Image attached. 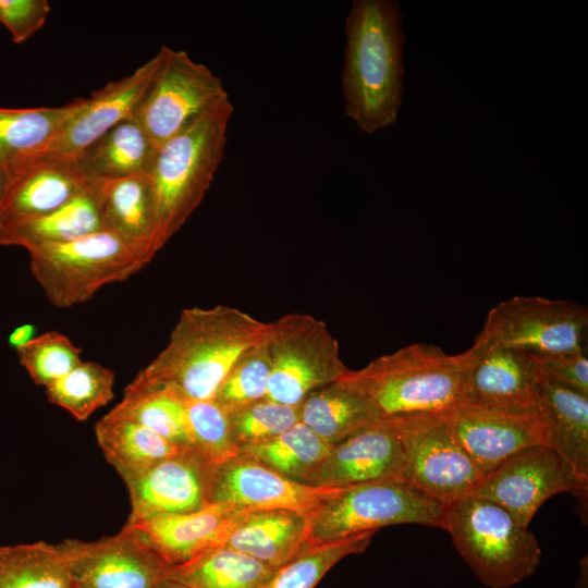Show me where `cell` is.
<instances>
[{"label": "cell", "instance_id": "26", "mask_svg": "<svg viewBox=\"0 0 588 588\" xmlns=\"http://www.w3.org/2000/svg\"><path fill=\"white\" fill-rule=\"evenodd\" d=\"M544 446L566 460L588 481V395L543 379Z\"/></svg>", "mask_w": 588, "mask_h": 588}, {"label": "cell", "instance_id": "31", "mask_svg": "<svg viewBox=\"0 0 588 588\" xmlns=\"http://www.w3.org/2000/svg\"><path fill=\"white\" fill-rule=\"evenodd\" d=\"M110 412L134 420L177 445L192 449L185 400L169 389L134 378L124 389L121 402Z\"/></svg>", "mask_w": 588, "mask_h": 588}, {"label": "cell", "instance_id": "32", "mask_svg": "<svg viewBox=\"0 0 588 588\" xmlns=\"http://www.w3.org/2000/svg\"><path fill=\"white\" fill-rule=\"evenodd\" d=\"M59 544L0 546V588H75Z\"/></svg>", "mask_w": 588, "mask_h": 588}, {"label": "cell", "instance_id": "28", "mask_svg": "<svg viewBox=\"0 0 588 588\" xmlns=\"http://www.w3.org/2000/svg\"><path fill=\"white\" fill-rule=\"evenodd\" d=\"M299 415L330 445L381 419L365 397L341 380L309 394Z\"/></svg>", "mask_w": 588, "mask_h": 588}, {"label": "cell", "instance_id": "9", "mask_svg": "<svg viewBox=\"0 0 588 588\" xmlns=\"http://www.w3.org/2000/svg\"><path fill=\"white\" fill-rule=\"evenodd\" d=\"M403 449L402 480L446 506L483 477L455 439L444 412L388 418Z\"/></svg>", "mask_w": 588, "mask_h": 588}, {"label": "cell", "instance_id": "21", "mask_svg": "<svg viewBox=\"0 0 588 588\" xmlns=\"http://www.w3.org/2000/svg\"><path fill=\"white\" fill-rule=\"evenodd\" d=\"M90 182L75 159L32 162L7 177L3 210L8 228L51 213L84 192Z\"/></svg>", "mask_w": 588, "mask_h": 588}, {"label": "cell", "instance_id": "25", "mask_svg": "<svg viewBox=\"0 0 588 588\" xmlns=\"http://www.w3.org/2000/svg\"><path fill=\"white\" fill-rule=\"evenodd\" d=\"M158 148L142 125L131 118L102 135L75 161L89 181L149 174Z\"/></svg>", "mask_w": 588, "mask_h": 588}, {"label": "cell", "instance_id": "36", "mask_svg": "<svg viewBox=\"0 0 588 588\" xmlns=\"http://www.w3.org/2000/svg\"><path fill=\"white\" fill-rule=\"evenodd\" d=\"M270 371L267 335L235 364L220 385L213 401L230 414L267 399Z\"/></svg>", "mask_w": 588, "mask_h": 588}, {"label": "cell", "instance_id": "2", "mask_svg": "<svg viewBox=\"0 0 588 588\" xmlns=\"http://www.w3.org/2000/svg\"><path fill=\"white\" fill-rule=\"evenodd\" d=\"M395 0H355L345 21V113L373 134L397 120L404 91L405 35Z\"/></svg>", "mask_w": 588, "mask_h": 588}, {"label": "cell", "instance_id": "41", "mask_svg": "<svg viewBox=\"0 0 588 588\" xmlns=\"http://www.w3.org/2000/svg\"><path fill=\"white\" fill-rule=\"evenodd\" d=\"M50 11L47 0H0V24L14 44H22L44 26Z\"/></svg>", "mask_w": 588, "mask_h": 588}, {"label": "cell", "instance_id": "8", "mask_svg": "<svg viewBox=\"0 0 588 588\" xmlns=\"http://www.w3.org/2000/svg\"><path fill=\"white\" fill-rule=\"evenodd\" d=\"M268 399L301 406L313 392L344 377L350 368L327 324L309 314L291 313L270 322Z\"/></svg>", "mask_w": 588, "mask_h": 588}, {"label": "cell", "instance_id": "34", "mask_svg": "<svg viewBox=\"0 0 588 588\" xmlns=\"http://www.w3.org/2000/svg\"><path fill=\"white\" fill-rule=\"evenodd\" d=\"M373 531L362 532L340 540L308 546L299 554L274 571L262 588H315L341 560L364 552Z\"/></svg>", "mask_w": 588, "mask_h": 588}, {"label": "cell", "instance_id": "40", "mask_svg": "<svg viewBox=\"0 0 588 588\" xmlns=\"http://www.w3.org/2000/svg\"><path fill=\"white\" fill-rule=\"evenodd\" d=\"M530 355L543 379L588 395V358L584 350Z\"/></svg>", "mask_w": 588, "mask_h": 588}, {"label": "cell", "instance_id": "24", "mask_svg": "<svg viewBox=\"0 0 588 588\" xmlns=\"http://www.w3.org/2000/svg\"><path fill=\"white\" fill-rule=\"evenodd\" d=\"M86 102L78 98L61 107L0 108V172L8 177L34 162Z\"/></svg>", "mask_w": 588, "mask_h": 588}, {"label": "cell", "instance_id": "18", "mask_svg": "<svg viewBox=\"0 0 588 588\" xmlns=\"http://www.w3.org/2000/svg\"><path fill=\"white\" fill-rule=\"evenodd\" d=\"M444 414L455 439L483 476L515 453L544 444L542 415H518L468 403Z\"/></svg>", "mask_w": 588, "mask_h": 588}, {"label": "cell", "instance_id": "17", "mask_svg": "<svg viewBox=\"0 0 588 588\" xmlns=\"http://www.w3.org/2000/svg\"><path fill=\"white\" fill-rule=\"evenodd\" d=\"M213 464L185 449L124 481L130 494V519L185 514L209 504Z\"/></svg>", "mask_w": 588, "mask_h": 588}, {"label": "cell", "instance_id": "43", "mask_svg": "<svg viewBox=\"0 0 588 588\" xmlns=\"http://www.w3.org/2000/svg\"><path fill=\"white\" fill-rule=\"evenodd\" d=\"M7 185V176L0 172V246H10L12 240L8 230V224L4 217L3 200Z\"/></svg>", "mask_w": 588, "mask_h": 588}, {"label": "cell", "instance_id": "10", "mask_svg": "<svg viewBox=\"0 0 588 588\" xmlns=\"http://www.w3.org/2000/svg\"><path fill=\"white\" fill-rule=\"evenodd\" d=\"M587 308L564 299L515 296L494 306L476 340L534 355L584 350Z\"/></svg>", "mask_w": 588, "mask_h": 588}, {"label": "cell", "instance_id": "46", "mask_svg": "<svg viewBox=\"0 0 588 588\" xmlns=\"http://www.w3.org/2000/svg\"><path fill=\"white\" fill-rule=\"evenodd\" d=\"M75 588H82V587L76 586Z\"/></svg>", "mask_w": 588, "mask_h": 588}, {"label": "cell", "instance_id": "29", "mask_svg": "<svg viewBox=\"0 0 588 588\" xmlns=\"http://www.w3.org/2000/svg\"><path fill=\"white\" fill-rule=\"evenodd\" d=\"M8 229L12 244L26 249L105 231L98 181H91L84 192L51 213L13 223Z\"/></svg>", "mask_w": 588, "mask_h": 588}, {"label": "cell", "instance_id": "4", "mask_svg": "<svg viewBox=\"0 0 588 588\" xmlns=\"http://www.w3.org/2000/svg\"><path fill=\"white\" fill-rule=\"evenodd\" d=\"M234 107L226 94L164 142L149 172L160 250L199 206L224 158Z\"/></svg>", "mask_w": 588, "mask_h": 588}, {"label": "cell", "instance_id": "38", "mask_svg": "<svg viewBox=\"0 0 588 588\" xmlns=\"http://www.w3.org/2000/svg\"><path fill=\"white\" fill-rule=\"evenodd\" d=\"M228 415L231 437L238 451L269 441L301 421L299 406L268 397Z\"/></svg>", "mask_w": 588, "mask_h": 588}, {"label": "cell", "instance_id": "35", "mask_svg": "<svg viewBox=\"0 0 588 588\" xmlns=\"http://www.w3.org/2000/svg\"><path fill=\"white\" fill-rule=\"evenodd\" d=\"M114 378V372L100 364L81 362L46 387V395L51 403L84 421L113 399Z\"/></svg>", "mask_w": 588, "mask_h": 588}, {"label": "cell", "instance_id": "37", "mask_svg": "<svg viewBox=\"0 0 588 588\" xmlns=\"http://www.w3.org/2000/svg\"><path fill=\"white\" fill-rule=\"evenodd\" d=\"M192 449L218 465L240 454L234 444L228 413L213 400L185 401Z\"/></svg>", "mask_w": 588, "mask_h": 588}, {"label": "cell", "instance_id": "44", "mask_svg": "<svg viewBox=\"0 0 588 588\" xmlns=\"http://www.w3.org/2000/svg\"><path fill=\"white\" fill-rule=\"evenodd\" d=\"M574 588H588V558L583 556L579 562V575Z\"/></svg>", "mask_w": 588, "mask_h": 588}, {"label": "cell", "instance_id": "13", "mask_svg": "<svg viewBox=\"0 0 588 588\" xmlns=\"http://www.w3.org/2000/svg\"><path fill=\"white\" fill-rule=\"evenodd\" d=\"M71 576L82 588H158L170 566L127 527L94 541L59 543Z\"/></svg>", "mask_w": 588, "mask_h": 588}, {"label": "cell", "instance_id": "20", "mask_svg": "<svg viewBox=\"0 0 588 588\" xmlns=\"http://www.w3.org/2000/svg\"><path fill=\"white\" fill-rule=\"evenodd\" d=\"M244 511L212 503L192 513L147 519L128 518L125 526L171 567L224 544Z\"/></svg>", "mask_w": 588, "mask_h": 588}, {"label": "cell", "instance_id": "7", "mask_svg": "<svg viewBox=\"0 0 588 588\" xmlns=\"http://www.w3.org/2000/svg\"><path fill=\"white\" fill-rule=\"evenodd\" d=\"M444 512V505L400 479L342 487L306 515L308 543L321 544L401 524L443 529Z\"/></svg>", "mask_w": 588, "mask_h": 588}, {"label": "cell", "instance_id": "23", "mask_svg": "<svg viewBox=\"0 0 588 588\" xmlns=\"http://www.w3.org/2000/svg\"><path fill=\"white\" fill-rule=\"evenodd\" d=\"M224 544L275 571L310 546L307 516L291 510H246Z\"/></svg>", "mask_w": 588, "mask_h": 588}, {"label": "cell", "instance_id": "30", "mask_svg": "<svg viewBox=\"0 0 588 588\" xmlns=\"http://www.w3.org/2000/svg\"><path fill=\"white\" fill-rule=\"evenodd\" d=\"M274 569L226 544L171 566L168 578L187 588H262Z\"/></svg>", "mask_w": 588, "mask_h": 588}, {"label": "cell", "instance_id": "42", "mask_svg": "<svg viewBox=\"0 0 588 588\" xmlns=\"http://www.w3.org/2000/svg\"><path fill=\"white\" fill-rule=\"evenodd\" d=\"M36 338V327L32 323H24L16 327L8 338V343L15 351L27 345Z\"/></svg>", "mask_w": 588, "mask_h": 588}, {"label": "cell", "instance_id": "5", "mask_svg": "<svg viewBox=\"0 0 588 588\" xmlns=\"http://www.w3.org/2000/svg\"><path fill=\"white\" fill-rule=\"evenodd\" d=\"M444 507L443 529L485 586L510 588L535 573L541 558L539 542L505 509L474 495Z\"/></svg>", "mask_w": 588, "mask_h": 588}, {"label": "cell", "instance_id": "1", "mask_svg": "<svg viewBox=\"0 0 588 588\" xmlns=\"http://www.w3.org/2000/svg\"><path fill=\"white\" fill-rule=\"evenodd\" d=\"M269 331L270 322L235 307L183 309L166 347L135 378L185 401L213 400L235 364Z\"/></svg>", "mask_w": 588, "mask_h": 588}, {"label": "cell", "instance_id": "6", "mask_svg": "<svg viewBox=\"0 0 588 588\" xmlns=\"http://www.w3.org/2000/svg\"><path fill=\"white\" fill-rule=\"evenodd\" d=\"M27 252L32 274L58 308L85 303L102 286L124 281L150 262L106 230Z\"/></svg>", "mask_w": 588, "mask_h": 588}, {"label": "cell", "instance_id": "11", "mask_svg": "<svg viewBox=\"0 0 588 588\" xmlns=\"http://www.w3.org/2000/svg\"><path fill=\"white\" fill-rule=\"evenodd\" d=\"M226 94L207 65L166 46L162 65L133 118L160 147Z\"/></svg>", "mask_w": 588, "mask_h": 588}, {"label": "cell", "instance_id": "22", "mask_svg": "<svg viewBox=\"0 0 588 588\" xmlns=\"http://www.w3.org/2000/svg\"><path fill=\"white\" fill-rule=\"evenodd\" d=\"M103 226L149 261L158 252L157 218L149 174L98 181Z\"/></svg>", "mask_w": 588, "mask_h": 588}, {"label": "cell", "instance_id": "27", "mask_svg": "<svg viewBox=\"0 0 588 588\" xmlns=\"http://www.w3.org/2000/svg\"><path fill=\"white\" fill-rule=\"evenodd\" d=\"M95 436L106 460L124 481L187 449L111 412L96 422Z\"/></svg>", "mask_w": 588, "mask_h": 588}, {"label": "cell", "instance_id": "12", "mask_svg": "<svg viewBox=\"0 0 588 588\" xmlns=\"http://www.w3.org/2000/svg\"><path fill=\"white\" fill-rule=\"evenodd\" d=\"M588 481L553 450L524 449L486 474L468 495L492 501L528 527L540 506L562 492L587 494Z\"/></svg>", "mask_w": 588, "mask_h": 588}, {"label": "cell", "instance_id": "14", "mask_svg": "<svg viewBox=\"0 0 588 588\" xmlns=\"http://www.w3.org/2000/svg\"><path fill=\"white\" fill-rule=\"evenodd\" d=\"M462 403L518 415H542L543 378L529 353L475 340Z\"/></svg>", "mask_w": 588, "mask_h": 588}, {"label": "cell", "instance_id": "19", "mask_svg": "<svg viewBox=\"0 0 588 588\" xmlns=\"http://www.w3.org/2000/svg\"><path fill=\"white\" fill-rule=\"evenodd\" d=\"M403 467L400 439L390 420L381 418L332 445L303 483L342 488L373 480H402Z\"/></svg>", "mask_w": 588, "mask_h": 588}, {"label": "cell", "instance_id": "39", "mask_svg": "<svg viewBox=\"0 0 588 588\" xmlns=\"http://www.w3.org/2000/svg\"><path fill=\"white\" fill-rule=\"evenodd\" d=\"M20 363L37 385L48 387L75 368L82 350L66 335L48 331L16 351Z\"/></svg>", "mask_w": 588, "mask_h": 588}, {"label": "cell", "instance_id": "45", "mask_svg": "<svg viewBox=\"0 0 588 588\" xmlns=\"http://www.w3.org/2000/svg\"><path fill=\"white\" fill-rule=\"evenodd\" d=\"M158 588H187V587L168 578Z\"/></svg>", "mask_w": 588, "mask_h": 588}, {"label": "cell", "instance_id": "16", "mask_svg": "<svg viewBox=\"0 0 588 588\" xmlns=\"http://www.w3.org/2000/svg\"><path fill=\"white\" fill-rule=\"evenodd\" d=\"M338 488L309 486L238 454L213 465L210 501L243 510H291L308 515Z\"/></svg>", "mask_w": 588, "mask_h": 588}, {"label": "cell", "instance_id": "3", "mask_svg": "<svg viewBox=\"0 0 588 588\" xmlns=\"http://www.w3.org/2000/svg\"><path fill=\"white\" fill-rule=\"evenodd\" d=\"M473 350L450 355L433 344L414 343L382 355L340 380L358 392L380 418L441 413L463 401Z\"/></svg>", "mask_w": 588, "mask_h": 588}, {"label": "cell", "instance_id": "33", "mask_svg": "<svg viewBox=\"0 0 588 588\" xmlns=\"http://www.w3.org/2000/svg\"><path fill=\"white\" fill-rule=\"evenodd\" d=\"M332 445L302 421L278 437L240 450L279 474L303 482L322 461Z\"/></svg>", "mask_w": 588, "mask_h": 588}, {"label": "cell", "instance_id": "15", "mask_svg": "<svg viewBox=\"0 0 588 588\" xmlns=\"http://www.w3.org/2000/svg\"><path fill=\"white\" fill-rule=\"evenodd\" d=\"M164 54L163 45L130 75L93 91L83 110L52 138L36 160L75 159L112 127L133 118L162 65Z\"/></svg>", "mask_w": 588, "mask_h": 588}]
</instances>
